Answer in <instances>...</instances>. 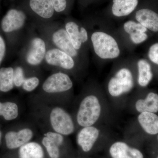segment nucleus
<instances>
[{
	"label": "nucleus",
	"mask_w": 158,
	"mask_h": 158,
	"mask_svg": "<svg viewBox=\"0 0 158 158\" xmlns=\"http://www.w3.org/2000/svg\"><path fill=\"white\" fill-rule=\"evenodd\" d=\"M6 52V45L5 40L2 36H0V64L5 56Z\"/></svg>",
	"instance_id": "nucleus-30"
},
{
	"label": "nucleus",
	"mask_w": 158,
	"mask_h": 158,
	"mask_svg": "<svg viewBox=\"0 0 158 158\" xmlns=\"http://www.w3.org/2000/svg\"><path fill=\"white\" fill-rule=\"evenodd\" d=\"M45 59L48 64L70 70L75 65L74 59L59 49H52L46 52Z\"/></svg>",
	"instance_id": "nucleus-8"
},
{
	"label": "nucleus",
	"mask_w": 158,
	"mask_h": 158,
	"mask_svg": "<svg viewBox=\"0 0 158 158\" xmlns=\"http://www.w3.org/2000/svg\"><path fill=\"white\" fill-rule=\"evenodd\" d=\"M55 11L58 12L64 11L66 7V0H52Z\"/></svg>",
	"instance_id": "nucleus-29"
},
{
	"label": "nucleus",
	"mask_w": 158,
	"mask_h": 158,
	"mask_svg": "<svg viewBox=\"0 0 158 158\" xmlns=\"http://www.w3.org/2000/svg\"><path fill=\"white\" fill-rule=\"evenodd\" d=\"M18 113V107L16 104L11 102H0V116H3L6 120L10 121L15 119Z\"/></svg>",
	"instance_id": "nucleus-23"
},
{
	"label": "nucleus",
	"mask_w": 158,
	"mask_h": 158,
	"mask_svg": "<svg viewBox=\"0 0 158 158\" xmlns=\"http://www.w3.org/2000/svg\"><path fill=\"white\" fill-rule=\"evenodd\" d=\"M99 135V130L93 126L84 127L77 135V143L83 151L88 152L92 149Z\"/></svg>",
	"instance_id": "nucleus-10"
},
{
	"label": "nucleus",
	"mask_w": 158,
	"mask_h": 158,
	"mask_svg": "<svg viewBox=\"0 0 158 158\" xmlns=\"http://www.w3.org/2000/svg\"><path fill=\"white\" fill-rule=\"evenodd\" d=\"M33 136V133L30 129L24 128L18 132L9 131L6 135V145L9 149L20 148L29 142Z\"/></svg>",
	"instance_id": "nucleus-13"
},
{
	"label": "nucleus",
	"mask_w": 158,
	"mask_h": 158,
	"mask_svg": "<svg viewBox=\"0 0 158 158\" xmlns=\"http://www.w3.org/2000/svg\"><path fill=\"white\" fill-rule=\"evenodd\" d=\"M42 143L45 147L48 153L51 158H59L60 150L59 146L53 141L44 136L42 139Z\"/></svg>",
	"instance_id": "nucleus-24"
},
{
	"label": "nucleus",
	"mask_w": 158,
	"mask_h": 158,
	"mask_svg": "<svg viewBox=\"0 0 158 158\" xmlns=\"http://www.w3.org/2000/svg\"><path fill=\"white\" fill-rule=\"evenodd\" d=\"M135 81L131 71L127 67L118 69L110 79L108 90L113 97H118L130 92L134 88Z\"/></svg>",
	"instance_id": "nucleus-3"
},
{
	"label": "nucleus",
	"mask_w": 158,
	"mask_h": 158,
	"mask_svg": "<svg viewBox=\"0 0 158 158\" xmlns=\"http://www.w3.org/2000/svg\"><path fill=\"white\" fill-rule=\"evenodd\" d=\"M73 86L70 77L66 74L59 72L48 77L43 84L42 88L46 93H57L68 91Z\"/></svg>",
	"instance_id": "nucleus-5"
},
{
	"label": "nucleus",
	"mask_w": 158,
	"mask_h": 158,
	"mask_svg": "<svg viewBox=\"0 0 158 158\" xmlns=\"http://www.w3.org/2000/svg\"><path fill=\"white\" fill-rule=\"evenodd\" d=\"M44 156L43 149L37 142H29L20 147L19 158H44Z\"/></svg>",
	"instance_id": "nucleus-21"
},
{
	"label": "nucleus",
	"mask_w": 158,
	"mask_h": 158,
	"mask_svg": "<svg viewBox=\"0 0 158 158\" xmlns=\"http://www.w3.org/2000/svg\"><path fill=\"white\" fill-rule=\"evenodd\" d=\"M65 30L68 33L73 47L77 50L81 48L82 46L88 41V31L84 27H80L73 21L68 22L65 24Z\"/></svg>",
	"instance_id": "nucleus-9"
},
{
	"label": "nucleus",
	"mask_w": 158,
	"mask_h": 158,
	"mask_svg": "<svg viewBox=\"0 0 158 158\" xmlns=\"http://www.w3.org/2000/svg\"><path fill=\"white\" fill-rule=\"evenodd\" d=\"M137 66L138 84L141 87H146L151 81L153 76L151 65L146 59H140L137 62Z\"/></svg>",
	"instance_id": "nucleus-18"
},
{
	"label": "nucleus",
	"mask_w": 158,
	"mask_h": 158,
	"mask_svg": "<svg viewBox=\"0 0 158 158\" xmlns=\"http://www.w3.org/2000/svg\"><path fill=\"white\" fill-rule=\"evenodd\" d=\"M148 57L151 62L158 65V42L150 46L148 52Z\"/></svg>",
	"instance_id": "nucleus-26"
},
{
	"label": "nucleus",
	"mask_w": 158,
	"mask_h": 158,
	"mask_svg": "<svg viewBox=\"0 0 158 158\" xmlns=\"http://www.w3.org/2000/svg\"><path fill=\"white\" fill-rule=\"evenodd\" d=\"M50 121L54 131L62 135H69L74 131L72 118L62 108L56 107L52 110L50 114Z\"/></svg>",
	"instance_id": "nucleus-4"
},
{
	"label": "nucleus",
	"mask_w": 158,
	"mask_h": 158,
	"mask_svg": "<svg viewBox=\"0 0 158 158\" xmlns=\"http://www.w3.org/2000/svg\"><path fill=\"white\" fill-rule=\"evenodd\" d=\"M112 12L117 17L127 16L132 13L138 4V0H113Z\"/></svg>",
	"instance_id": "nucleus-17"
},
{
	"label": "nucleus",
	"mask_w": 158,
	"mask_h": 158,
	"mask_svg": "<svg viewBox=\"0 0 158 158\" xmlns=\"http://www.w3.org/2000/svg\"><path fill=\"white\" fill-rule=\"evenodd\" d=\"M46 48L45 42L39 37L32 40L31 47L27 56L26 60L30 65H39L45 58Z\"/></svg>",
	"instance_id": "nucleus-11"
},
{
	"label": "nucleus",
	"mask_w": 158,
	"mask_h": 158,
	"mask_svg": "<svg viewBox=\"0 0 158 158\" xmlns=\"http://www.w3.org/2000/svg\"><path fill=\"white\" fill-rule=\"evenodd\" d=\"M39 85V80L37 77H31L25 79L23 83V89L28 92H31L35 90Z\"/></svg>",
	"instance_id": "nucleus-25"
},
{
	"label": "nucleus",
	"mask_w": 158,
	"mask_h": 158,
	"mask_svg": "<svg viewBox=\"0 0 158 158\" xmlns=\"http://www.w3.org/2000/svg\"><path fill=\"white\" fill-rule=\"evenodd\" d=\"M52 41L57 47L74 59L77 57L78 52L72 44L68 33L65 29H60L54 33Z\"/></svg>",
	"instance_id": "nucleus-14"
},
{
	"label": "nucleus",
	"mask_w": 158,
	"mask_h": 158,
	"mask_svg": "<svg viewBox=\"0 0 158 158\" xmlns=\"http://www.w3.org/2000/svg\"><path fill=\"white\" fill-rule=\"evenodd\" d=\"M110 154L112 158H144L140 150L130 147L123 141H116L112 144Z\"/></svg>",
	"instance_id": "nucleus-12"
},
{
	"label": "nucleus",
	"mask_w": 158,
	"mask_h": 158,
	"mask_svg": "<svg viewBox=\"0 0 158 158\" xmlns=\"http://www.w3.org/2000/svg\"><path fill=\"white\" fill-rule=\"evenodd\" d=\"M90 40L94 52L100 59L112 60L121 55L119 42L113 34L104 30H98L91 35Z\"/></svg>",
	"instance_id": "nucleus-1"
},
{
	"label": "nucleus",
	"mask_w": 158,
	"mask_h": 158,
	"mask_svg": "<svg viewBox=\"0 0 158 158\" xmlns=\"http://www.w3.org/2000/svg\"></svg>",
	"instance_id": "nucleus-32"
},
{
	"label": "nucleus",
	"mask_w": 158,
	"mask_h": 158,
	"mask_svg": "<svg viewBox=\"0 0 158 158\" xmlns=\"http://www.w3.org/2000/svg\"><path fill=\"white\" fill-rule=\"evenodd\" d=\"M135 109L140 113L143 112L156 113L158 112V94L150 92L144 99H140L136 102Z\"/></svg>",
	"instance_id": "nucleus-19"
},
{
	"label": "nucleus",
	"mask_w": 158,
	"mask_h": 158,
	"mask_svg": "<svg viewBox=\"0 0 158 158\" xmlns=\"http://www.w3.org/2000/svg\"><path fill=\"white\" fill-rule=\"evenodd\" d=\"M31 9L36 14L44 19H49L53 15L55 9L52 0H30Z\"/></svg>",
	"instance_id": "nucleus-20"
},
{
	"label": "nucleus",
	"mask_w": 158,
	"mask_h": 158,
	"mask_svg": "<svg viewBox=\"0 0 158 158\" xmlns=\"http://www.w3.org/2000/svg\"><path fill=\"white\" fill-rule=\"evenodd\" d=\"M26 19V15L23 11L15 9H10L2 19V30L7 33L19 30L24 25Z\"/></svg>",
	"instance_id": "nucleus-7"
},
{
	"label": "nucleus",
	"mask_w": 158,
	"mask_h": 158,
	"mask_svg": "<svg viewBox=\"0 0 158 158\" xmlns=\"http://www.w3.org/2000/svg\"><path fill=\"white\" fill-rule=\"evenodd\" d=\"M157 158H158V157Z\"/></svg>",
	"instance_id": "nucleus-33"
},
{
	"label": "nucleus",
	"mask_w": 158,
	"mask_h": 158,
	"mask_svg": "<svg viewBox=\"0 0 158 158\" xmlns=\"http://www.w3.org/2000/svg\"><path fill=\"white\" fill-rule=\"evenodd\" d=\"M102 107L97 97L89 95L82 100L77 115L78 124L82 127L92 126L98 120Z\"/></svg>",
	"instance_id": "nucleus-2"
},
{
	"label": "nucleus",
	"mask_w": 158,
	"mask_h": 158,
	"mask_svg": "<svg viewBox=\"0 0 158 158\" xmlns=\"http://www.w3.org/2000/svg\"><path fill=\"white\" fill-rule=\"evenodd\" d=\"M0 138H1V133H0Z\"/></svg>",
	"instance_id": "nucleus-31"
},
{
	"label": "nucleus",
	"mask_w": 158,
	"mask_h": 158,
	"mask_svg": "<svg viewBox=\"0 0 158 158\" xmlns=\"http://www.w3.org/2000/svg\"><path fill=\"white\" fill-rule=\"evenodd\" d=\"M123 30L134 45L141 44L148 39V30L136 21L130 20L126 22L123 25Z\"/></svg>",
	"instance_id": "nucleus-6"
},
{
	"label": "nucleus",
	"mask_w": 158,
	"mask_h": 158,
	"mask_svg": "<svg viewBox=\"0 0 158 158\" xmlns=\"http://www.w3.org/2000/svg\"><path fill=\"white\" fill-rule=\"evenodd\" d=\"M44 136L47 137L51 141H53L59 147L62 145L64 141L63 135L56 132H48L44 134Z\"/></svg>",
	"instance_id": "nucleus-28"
},
{
	"label": "nucleus",
	"mask_w": 158,
	"mask_h": 158,
	"mask_svg": "<svg viewBox=\"0 0 158 158\" xmlns=\"http://www.w3.org/2000/svg\"><path fill=\"white\" fill-rule=\"evenodd\" d=\"M25 80L23 70L21 67H17L14 70V84L17 87L22 86L23 83Z\"/></svg>",
	"instance_id": "nucleus-27"
},
{
	"label": "nucleus",
	"mask_w": 158,
	"mask_h": 158,
	"mask_svg": "<svg viewBox=\"0 0 158 158\" xmlns=\"http://www.w3.org/2000/svg\"><path fill=\"white\" fill-rule=\"evenodd\" d=\"M14 70L12 67L0 69V90L6 92L14 87Z\"/></svg>",
	"instance_id": "nucleus-22"
},
{
	"label": "nucleus",
	"mask_w": 158,
	"mask_h": 158,
	"mask_svg": "<svg viewBox=\"0 0 158 158\" xmlns=\"http://www.w3.org/2000/svg\"><path fill=\"white\" fill-rule=\"evenodd\" d=\"M138 119L141 127L148 134L153 135L158 134V116L156 113H140Z\"/></svg>",
	"instance_id": "nucleus-16"
},
{
	"label": "nucleus",
	"mask_w": 158,
	"mask_h": 158,
	"mask_svg": "<svg viewBox=\"0 0 158 158\" xmlns=\"http://www.w3.org/2000/svg\"><path fill=\"white\" fill-rule=\"evenodd\" d=\"M135 19L148 31L158 32V13L148 9H142L136 11Z\"/></svg>",
	"instance_id": "nucleus-15"
}]
</instances>
